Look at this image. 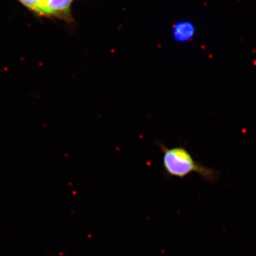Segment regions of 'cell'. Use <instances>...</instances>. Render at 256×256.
<instances>
[{
  "instance_id": "7a4b0ae2",
  "label": "cell",
  "mask_w": 256,
  "mask_h": 256,
  "mask_svg": "<svg viewBox=\"0 0 256 256\" xmlns=\"http://www.w3.org/2000/svg\"><path fill=\"white\" fill-rule=\"evenodd\" d=\"M74 2V0H50L47 18H56L73 24L75 22L72 10Z\"/></svg>"
},
{
  "instance_id": "6da1fadb",
  "label": "cell",
  "mask_w": 256,
  "mask_h": 256,
  "mask_svg": "<svg viewBox=\"0 0 256 256\" xmlns=\"http://www.w3.org/2000/svg\"><path fill=\"white\" fill-rule=\"evenodd\" d=\"M158 146L162 152V166L166 176L184 178L195 172L210 182H215L218 180L216 170L197 162L183 146L170 148L162 142H158Z\"/></svg>"
},
{
  "instance_id": "3957f363",
  "label": "cell",
  "mask_w": 256,
  "mask_h": 256,
  "mask_svg": "<svg viewBox=\"0 0 256 256\" xmlns=\"http://www.w3.org/2000/svg\"><path fill=\"white\" fill-rule=\"evenodd\" d=\"M30 12L40 18H47L50 0H16Z\"/></svg>"
},
{
  "instance_id": "277c9868",
  "label": "cell",
  "mask_w": 256,
  "mask_h": 256,
  "mask_svg": "<svg viewBox=\"0 0 256 256\" xmlns=\"http://www.w3.org/2000/svg\"><path fill=\"white\" fill-rule=\"evenodd\" d=\"M195 28L190 22H180L173 28V36L176 42H186L192 40Z\"/></svg>"
}]
</instances>
